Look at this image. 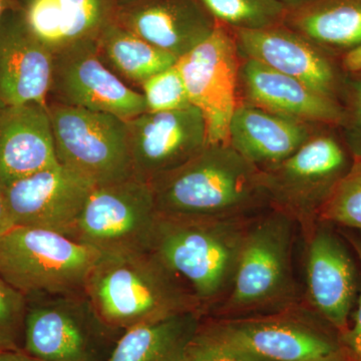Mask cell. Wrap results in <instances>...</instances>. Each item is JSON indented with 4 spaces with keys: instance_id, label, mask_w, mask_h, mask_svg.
I'll use <instances>...</instances> for the list:
<instances>
[{
    "instance_id": "obj_1",
    "label": "cell",
    "mask_w": 361,
    "mask_h": 361,
    "mask_svg": "<svg viewBox=\"0 0 361 361\" xmlns=\"http://www.w3.org/2000/svg\"><path fill=\"white\" fill-rule=\"evenodd\" d=\"M158 213L252 217L270 208L262 172L229 144H208L191 160L149 183Z\"/></svg>"
},
{
    "instance_id": "obj_2",
    "label": "cell",
    "mask_w": 361,
    "mask_h": 361,
    "mask_svg": "<svg viewBox=\"0 0 361 361\" xmlns=\"http://www.w3.org/2000/svg\"><path fill=\"white\" fill-rule=\"evenodd\" d=\"M85 291L104 322L120 331L199 311L187 284L151 251L102 256Z\"/></svg>"
},
{
    "instance_id": "obj_3",
    "label": "cell",
    "mask_w": 361,
    "mask_h": 361,
    "mask_svg": "<svg viewBox=\"0 0 361 361\" xmlns=\"http://www.w3.org/2000/svg\"><path fill=\"white\" fill-rule=\"evenodd\" d=\"M252 217L202 218L158 213L149 251L187 284L208 315L229 293Z\"/></svg>"
},
{
    "instance_id": "obj_4",
    "label": "cell",
    "mask_w": 361,
    "mask_h": 361,
    "mask_svg": "<svg viewBox=\"0 0 361 361\" xmlns=\"http://www.w3.org/2000/svg\"><path fill=\"white\" fill-rule=\"evenodd\" d=\"M296 223L268 208L252 218L229 293L207 317L268 314L299 305L292 252Z\"/></svg>"
},
{
    "instance_id": "obj_5",
    "label": "cell",
    "mask_w": 361,
    "mask_h": 361,
    "mask_svg": "<svg viewBox=\"0 0 361 361\" xmlns=\"http://www.w3.org/2000/svg\"><path fill=\"white\" fill-rule=\"evenodd\" d=\"M355 161L338 128L320 126L293 155L261 171L270 208L288 216L306 234Z\"/></svg>"
},
{
    "instance_id": "obj_6",
    "label": "cell",
    "mask_w": 361,
    "mask_h": 361,
    "mask_svg": "<svg viewBox=\"0 0 361 361\" xmlns=\"http://www.w3.org/2000/svg\"><path fill=\"white\" fill-rule=\"evenodd\" d=\"M123 332L106 324L84 290L28 297L23 351L42 361H108Z\"/></svg>"
},
{
    "instance_id": "obj_7",
    "label": "cell",
    "mask_w": 361,
    "mask_h": 361,
    "mask_svg": "<svg viewBox=\"0 0 361 361\" xmlns=\"http://www.w3.org/2000/svg\"><path fill=\"white\" fill-rule=\"evenodd\" d=\"M102 256L61 233L13 226L0 236V276L26 298L84 290Z\"/></svg>"
},
{
    "instance_id": "obj_8",
    "label": "cell",
    "mask_w": 361,
    "mask_h": 361,
    "mask_svg": "<svg viewBox=\"0 0 361 361\" xmlns=\"http://www.w3.org/2000/svg\"><path fill=\"white\" fill-rule=\"evenodd\" d=\"M200 329L266 361H308L342 350L336 330L300 304L278 312L247 317L204 316Z\"/></svg>"
},
{
    "instance_id": "obj_9",
    "label": "cell",
    "mask_w": 361,
    "mask_h": 361,
    "mask_svg": "<svg viewBox=\"0 0 361 361\" xmlns=\"http://www.w3.org/2000/svg\"><path fill=\"white\" fill-rule=\"evenodd\" d=\"M56 156L94 186L133 177L127 123L102 111L47 104Z\"/></svg>"
},
{
    "instance_id": "obj_10",
    "label": "cell",
    "mask_w": 361,
    "mask_h": 361,
    "mask_svg": "<svg viewBox=\"0 0 361 361\" xmlns=\"http://www.w3.org/2000/svg\"><path fill=\"white\" fill-rule=\"evenodd\" d=\"M157 217L149 183L130 177L94 187L68 237L104 255L149 251Z\"/></svg>"
},
{
    "instance_id": "obj_11",
    "label": "cell",
    "mask_w": 361,
    "mask_h": 361,
    "mask_svg": "<svg viewBox=\"0 0 361 361\" xmlns=\"http://www.w3.org/2000/svg\"><path fill=\"white\" fill-rule=\"evenodd\" d=\"M241 56L231 28L217 23L202 44L178 59L190 101L206 121L209 144H228L229 126L239 104Z\"/></svg>"
},
{
    "instance_id": "obj_12",
    "label": "cell",
    "mask_w": 361,
    "mask_h": 361,
    "mask_svg": "<svg viewBox=\"0 0 361 361\" xmlns=\"http://www.w3.org/2000/svg\"><path fill=\"white\" fill-rule=\"evenodd\" d=\"M94 40L52 52L47 104L102 111L125 121L147 111L142 92L126 85L97 56Z\"/></svg>"
},
{
    "instance_id": "obj_13",
    "label": "cell",
    "mask_w": 361,
    "mask_h": 361,
    "mask_svg": "<svg viewBox=\"0 0 361 361\" xmlns=\"http://www.w3.org/2000/svg\"><path fill=\"white\" fill-rule=\"evenodd\" d=\"M304 241L308 303L341 336L349 329L360 289L353 248L334 225L320 221L304 234Z\"/></svg>"
},
{
    "instance_id": "obj_14",
    "label": "cell",
    "mask_w": 361,
    "mask_h": 361,
    "mask_svg": "<svg viewBox=\"0 0 361 361\" xmlns=\"http://www.w3.org/2000/svg\"><path fill=\"white\" fill-rule=\"evenodd\" d=\"M133 177L149 183L205 148L208 133L199 109L145 111L126 121Z\"/></svg>"
},
{
    "instance_id": "obj_15",
    "label": "cell",
    "mask_w": 361,
    "mask_h": 361,
    "mask_svg": "<svg viewBox=\"0 0 361 361\" xmlns=\"http://www.w3.org/2000/svg\"><path fill=\"white\" fill-rule=\"evenodd\" d=\"M94 187L59 163L2 191L13 226L39 228L68 237Z\"/></svg>"
},
{
    "instance_id": "obj_16",
    "label": "cell",
    "mask_w": 361,
    "mask_h": 361,
    "mask_svg": "<svg viewBox=\"0 0 361 361\" xmlns=\"http://www.w3.org/2000/svg\"><path fill=\"white\" fill-rule=\"evenodd\" d=\"M241 59H253L341 101L345 75L338 59L286 25L233 30Z\"/></svg>"
},
{
    "instance_id": "obj_17",
    "label": "cell",
    "mask_w": 361,
    "mask_h": 361,
    "mask_svg": "<svg viewBox=\"0 0 361 361\" xmlns=\"http://www.w3.org/2000/svg\"><path fill=\"white\" fill-rule=\"evenodd\" d=\"M111 20L178 59L217 25L197 0H135L114 6Z\"/></svg>"
},
{
    "instance_id": "obj_18",
    "label": "cell",
    "mask_w": 361,
    "mask_h": 361,
    "mask_svg": "<svg viewBox=\"0 0 361 361\" xmlns=\"http://www.w3.org/2000/svg\"><path fill=\"white\" fill-rule=\"evenodd\" d=\"M51 71L52 51L32 32L23 9H8L0 20V101L47 106Z\"/></svg>"
},
{
    "instance_id": "obj_19",
    "label": "cell",
    "mask_w": 361,
    "mask_h": 361,
    "mask_svg": "<svg viewBox=\"0 0 361 361\" xmlns=\"http://www.w3.org/2000/svg\"><path fill=\"white\" fill-rule=\"evenodd\" d=\"M238 99L239 104L315 125L338 127L342 116L339 102L253 59H242Z\"/></svg>"
},
{
    "instance_id": "obj_20",
    "label": "cell",
    "mask_w": 361,
    "mask_h": 361,
    "mask_svg": "<svg viewBox=\"0 0 361 361\" xmlns=\"http://www.w3.org/2000/svg\"><path fill=\"white\" fill-rule=\"evenodd\" d=\"M59 164L47 106L28 103L0 111V188Z\"/></svg>"
},
{
    "instance_id": "obj_21",
    "label": "cell",
    "mask_w": 361,
    "mask_h": 361,
    "mask_svg": "<svg viewBox=\"0 0 361 361\" xmlns=\"http://www.w3.org/2000/svg\"><path fill=\"white\" fill-rule=\"evenodd\" d=\"M320 126L240 103L230 122L228 144L265 171L293 155Z\"/></svg>"
},
{
    "instance_id": "obj_22",
    "label": "cell",
    "mask_w": 361,
    "mask_h": 361,
    "mask_svg": "<svg viewBox=\"0 0 361 361\" xmlns=\"http://www.w3.org/2000/svg\"><path fill=\"white\" fill-rule=\"evenodd\" d=\"M20 7L32 32L52 52L96 39L114 9L109 0H27Z\"/></svg>"
},
{
    "instance_id": "obj_23",
    "label": "cell",
    "mask_w": 361,
    "mask_h": 361,
    "mask_svg": "<svg viewBox=\"0 0 361 361\" xmlns=\"http://www.w3.org/2000/svg\"><path fill=\"white\" fill-rule=\"evenodd\" d=\"M283 25L338 59L361 44V0H311L287 9Z\"/></svg>"
},
{
    "instance_id": "obj_24",
    "label": "cell",
    "mask_w": 361,
    "mask_h": 361,
    "mask_svg": "<svg viewBox=\"0 0 361 361\" xmlns=\"http://www.w3.org/2000/svg\"><path fill=\"white\" fill-rule=\"evenodd\" d=\"M203 317L191 311L126 330L108 361H182Z\"/></svg>"
},
{
    "instance_id": "obj_25",
    "label": "cell",
    "mask_w": 361,
    "mask_h": 361,
    "mask_svg": "<svg viewBox=\"0 0 361 361\" xmlns=\"http://www.w3.org/2000/svg\"><path fill=\"white\" fill-rule=\"evenodd\" d=\"M94 44L104 65L134 90L178 61L173 54L159 49L113 20L102 30Z\"/></svg>"
},
{
    "instance_id": "obj_26",
    "label": "cell",
    "mask_w": 361,
    "mask_h": 361,
    "mask_svg": "<svg viewBox=\"0 0 361 361\" xmlns=\"http://www.w3.org/2000/svg\"><path fill=\"white\" fill-rule=\"evenodd\" d=\"M216 23L233 30L282 25L287 8L278 0H197Z\"/></svg>"
},
{
    "instance_id": "obj_27",
    "label": "cell",
    "mask_w": 361,
    "mask_h": 361,
    "mask_svg": "<svg viewBox=\"0 0 361 361\" xmlns=\"http://www.w3.org/2000/svg\"><path fill=\"white\" fill-rule=\"evenodd\" d=\"M320 222L361 232V160H355L319 216Z\"/></svg>"
},
{
    "instance_id": "obj_28",
    "label": "cell",
    "mask_w": 361,
    "mask_h": 361,
    "mask_svg": "<svg viewBox=\"0 0 361 361\" xmlns=\"http://www.w3.org/2000/svg\"><path fill=\"white\" fill-rule=\"evenodd\" d=\"M141 90L148 111H177L193 106L177 63L148 78Z\"/></svg>"
},
{
    "instance_id": "obj_29",
    "label": "cell",
    "mask_w": 361,
    "mask_h": 361,
    "mask_svg": "<svg viewBox=\"0 0 361 361\" xmlns=\"http://www.w3.org/2000/svg\"><path fill=\"white\" fill-rule=\"evenodd\" d=\"M27 298L0 276V353L23 350Z\"/></svg>"
},
{
    "instance_id": "obj_30",
    "label": "cell",
    "mask_w": 361,
    "mask_h": 361,
    "mask_svg": "<svg viewBox=\"0 0 361 361\" xmlns=\"http://www.w3.org/2000/svg\"><path fill=\"white\" fill-rule=\"evenodd\" d=\"M339 103L342 116L337 128L355 160H361V73L345 75Z\"/></svg>"
},
{
    "instance_id": "obj_31",
    "label": "cell",
    "mask_w": 361,
    "mask_h": 361,
    "mask_svg": "<svg viewBox=\"0 0 361 361\" xmlns=\"http://www.w3.org/2000/svg\"><path fill=\"white\" fill-rule=\"evenodd\" d=\"M182 361H266L213 338L200 326L188 346Z\"/></svg>"
},
{
    "instance_id": "obj_32",
    "label": "cell",
    "mask_w": 361,
    "mask_h": 361,
    "mask_svg": "<svg viewBox=\"0 0 361 361\" xmlns=\"http://www.w3.org/2000/svg\"><path fill=\"white\" fill-rule=\"evenodd\" d=\"M342 236L346 239L355 252L361 270V232L341 228ZM361 278V275H360ZM361 281V280H360ZM339 344L348 361H361V283L353 325L344 334L338 336Z\"/></svg>"
},
{
    "instance_id": "obj_33",
    "label": "cell",
    "mask_w": 361,
    "mask_h": 361,
    "mask_svg": "<svg viewBox=\"0 0 361 361\" xmlns=\"http://www.w3.org/2000/svg\"><path fill=\"white\" fill-rule=\"evenodd\" d=\"M339 66L344 75L361 73V44L348 49L338 58Z\"/></svg>"
},
{
    "instance_id": "obj_34",
    "label": "cell",
    "mask_w": 361,
    "mask_h": 361,
    "mask_svg": "<svg viewBox=\"0 0 361 361\" xmlns=\"http://www.w3.org/2000/svg\"><path fill=\"white\" fill-rule=\"evenodd\" d=\"M13 224L11 222V216L7 210L6 199H4V191L0 188V236L7 230L11 229Z\"/></svg>"
},
{
    "instance_id": "obj_35",
    "label": "cell",
    "mask_w": 361,
    "mask_h": 361,
    "mask_svg": "<svg viewBox=\"0 0 361 361\" xmlns=\"http://www.w3.org/2000/svg\"><path fill=\"white\" fill-rule=\"evenodd\" d=\"M0 361H42L27 355L23 350L0 353Z\"/></svg>"
},
{
    "instance_id": "obj_36",
    "label": "cell",
    "mask_w": 361,
    "mask_h": 361,
    "mask_svg": "<svg viewBox=\"0 0 361 361\" xmlns=\"http://www.w3.org/2000/svg\"><path fill=\"white\" fill-rule=\"evenodd\" d=\"M16 6H20L18 0H0V20L8 9Z\"/></svg>"
},
{
    "instance_id": "obj_37",
    "label": "cell",
    "mask_w": 361,
    "mask_h": 361,
    "mask_svg": "<svg viewBox=\"0 0 361 361\" xmlns=\"http://www.w3.org/2000/svg\"><path fill=\"white\" fill-rule=\"evenodd\" d=\"M308 361H348L346 360L345 355L343 350L338 351V353H332V355L324 356V357L316 358V360Z\"/></svg>"
},
{
    "instance_id": "obj_38",
    "label": "cell",
    "mask_w": 361,
    "mask_h": 361,
    "mask_svg": "<svg viewBox=\"0 0 361 361\" xmlns=\"http://www.w3.org/2000/svg\"><path fill=\"white\" fill-rule=\"evenodd\" d=\"M278 1L281 2L287 9H293L308 4L311 0H278Z\"/></svg>"
},
{
    "instance_id": "obj_39",
    "label": "cell",
    "mask_w": 361,
    "mask_h": 361,
    "mask_svg": "<svg viewBox=\"0 0 361 361\" xmlns=\"http://www.w3.org/2000/svg\"><path fill=\"white\" fill-rule=\"evenodd\" d=\"M114 6H120V4H128V2L135 1V0H109Z\"/></svg>"
},
{
    "instance_id": "obj_40",
    "label": "cell",
    "mask_w": 361,
    "mask_h": 361,
    "mask_svg": "<svg viewBox=\"0 0 361 361\" xmlns=\"http://www.w3.org/2000/svg\"><path fill=\"white\" fill-rule=\"evenodd\" d=\"M26 1H27V0H18L20 6H23V4H25Z\"/></svg>"
},
{
    "instance_id": "obj_41",
    "label": "cell",
    "mask_w": 361,
    "mask_h": 361,
    "mask_svg": "<svg viewBox=\"0 0 361 361\" xmlns=\"http://www.w3.org/2000/svg\"><path fill=\"white\" fill-rule=\"evenodd\" d=\"M4 106H6V104L2 103L1 101H0V111H1V109L4 108Z\"/></svg>"
}]
</instances>
